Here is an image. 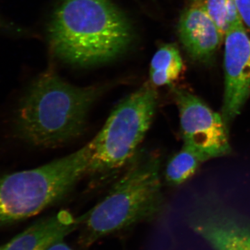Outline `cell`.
Segmentation results:
<instances>
[{
    "mask_svg": "<svg viewBox=\"0 0 250 250\" xmlns=\"http://www.w3.org/2000/svg\"><path fill=\"white\" fill-rule=\"evenodd\" d=\"M172 95L179 110L184 144L207 160L228 155L231 151L228 127L221 115L183 88H172Z\"/></svg>",
    "mask_w": 250,
    "mask_h": 250,
    "instance_id": "6",
    "label": "cell"
},
{
    "mask_svg": "<svg viewBox=\"0 0 250 250\" xmlns=\"http://www.w3.org/2000/svg\"><path fill=\"white\" fill-rule=\"evenodd\" d=\"M178 34L189 57L202 63L211 61L224 39L201 3H192L184 10L179 18Z\"/></svg>",
    "mask_w": 250,
    "mask_h": 250,
    "instance_id": "9",
    "label": "cell"
},
{
    "mask_svg": "<svg viewBox=\"0 0 250 250\" xmlns=\"http://www.w3.org/2000/svg\"><path fill=\"white\" fill-rule=\"evenodd\" d=\"M160 172L159 156L136 153L105 198L79 217L80 246L89 248L103 237L159 217L164 208Z\"/></svg>",
    "mask_w": 250,
    "mask_h": 250,
    "instance_id": "3",
    "label": "cell"
},
{
    "mask_svg": "<svg viewBox=\"0 0 250 250\" xmlns=\"http://www.w3.org/2000/svg\"><path fill=\"white\" fill-rule=\"evenodd\" d=\"M89 144L29 170L0 175V228L39 214L65 198L88 173Z\"/></svg>",
    "mask_w": 250,
    "mask_h": 250,
    "instance_id": "4",
    "label": "cell"
},
{
    "mask_svg": "<svg viewBox=\"0 0 250 250\" xmlns=\"http://www.w3.org/2000/svg\"><path fill=\"white\" fill-rule=\"evenodd\" d=\"M208 161L196 149L184 145L166 166V182L170 186L184 183L195 173L202 163Z\"/></svg>",
    "mask_w": 250,
    "mask_h": 250,
    "instance_id": "12",
    "label": "cell"
},
{
    "mask_svg": "<svg viewBox=\"0 0 250 250\" xmlns=\"http://www.w3.org/2000/svg\"><path fill=\"white\" fill-rule=\"evenodd\" d=\"M81 225L80 219L62 210L41 218L5 244L4 250H45L62 241Z\"/></svg>",
    "mask_w": 250,
    "mask_h": 250,
    "instance_id": "10",
    "label": "cell"
},
{
    "mask_svg": "<svg viewBox=\"0 0 250 250\" xmlns=\"http://www.w3.org/2000/svg\"><path fill=\"white\" fill-rule=\"evenodd\" d=\"M242 22L250 31V0H234Z\"/></svg>",
    "mask_w": 250,
    "mask_h": 250,
    "instance_id": "14",
    "label": "cell"
},
{
    "mask_svg": "<svg viewBox=\"0 0 250 250\" xmlns=\"http://www.w3.org/2000/svg\"><path fill=\"white\" fill-rule=\"evenodd\" d=\"M201 4L224 39L230 28L243 23L234 0H204Z\"/></svg>",
    "mask_w": 250,
    "mask_h": 250,
    "instance_id": "13",
    "label": "cell"
},
{
    "mask_svg": "<svg viewBox=\"0 0 250 250\" xmlns=\"http://www.w3.org/2000/svg\"><path fill=\"white\" fill-rule=\"evenodd\" d=\"M180 52L174 44H166L156 51L150 64V81L154 86L170 85L184 70Z\"/></svg>",
    "mask_w": 250,
    "mask_h": 250,
    "instance_id": "11",
    "label": "cell"
},
{
    "mask_svg": "<svg viewBox=\"0 0 250 250\" xmlns=\"http://www.w3.org/2000/svg\"><path fill=\"white\" fill-rule=\"evenodd\" d=\"M133 34L127 18L109 0H62L48 27L52 52L77 66L116 58L131 45Z\"/></svg>",
    "mask_w": 250,
    "mask_h": 250,
    "instance_id": "2",
    "label": "cell"
},
{
    "mask_svg": "<svg viewBox=\"0 0 250 250\" xmlns=\"http://www.w3.org/2000/svg\"><path fill=\"white\" fill-rule=\"evenodd\" d=\"M45 250H72L66 243L62 241L55 242Z\"/></svg>",
    "mask_w": 250,
    "mask_h": 250,
    "instance_id": "15",
    "label": "cell"
},
{
    "mask_svg": "<svg viewBox=\"0 0 250 250\" xmlns=\"http://www.w3.org/2000/svg\"><path fill=\"white\" fill-rule=\"evenodd\" d=\"M204 0H191L192 3H201Z\"/></svg>",
    "mask_w": 250,
    "mask_h": 250,
    "instance_id": "16",
    "label": "cell"
},
{
    "mask_svg": "<svg viewBox=\"0 0 250 250\" xmlns=\"http://www.w3.org/2000/svg\"><path fill=\"white\" fill-rule=\"evenodd\" d=\"M188 224L213 250H250V218L216 202L200 203Z\"/></svg>",
    "mask_w": 250,
    "mask_h": 250,
    "instance_id": "8",
    "label": "cell"
},
{
    "mask_svg": "<svg viewBox=\"0 0 250 250\" xmlns=\"http://www.w3.org/2000/svg\"><path fill=\"white\" fill-rule=\"evenodd\" d=\"M157 104L154 85L146 83L116 105L88 143L91 156L88 173L111 174L134 158L150 128Z\"/></svg>",
    "mask_w": 250,
    "mask_h": 250,
    "instance_id": "5",
    "label": "cell"
},
{
    "mask_svg": "<svg viewBox=\"0 0 250 250\" xmlns=\"http://www.w3.org/2000/svg\"><path fill=\"white\" fill-rule=\"evenodd\" d=\"M4 248H5V245H4V246H0V250H4Z\"/></svg>",
    "mask_w": 250,
    "mask_h": 250,
    "instance_id": "17",
    "label": "cell"
},
{
    "mask_svg": "<svg viewBox=\"0 0 250 250\" xmlns=\"http://www.w3.org/2000/svg\"><path fill=\"white\" fill-rule=\"evenodd\" d=\"M106 90V85L76 86L47 70L20 99L11 121L12 134L34 147L70 142L83 134L90 108Z\"/></svg>",
    "mask_w": 250,
    "mask_h": 250,
    "instance_id": "1",
    "label": "cell"
},
{
    "mask_svg": "<svg viewBox=\"0 0 250 250\" xmlns=\"http://www.w3.org/2000/svg\"><path fill=\"white\" fill-rule=\"evenodd\" d=\"M224 39L225 92L221 116L229 128L250 96V36L242 23L230 28Z\"/></svg>",
    "mask_w": 250,
    "mask_h": 250,
    "instance_id": "7",
    "label": "cell"
}]
</instances>
